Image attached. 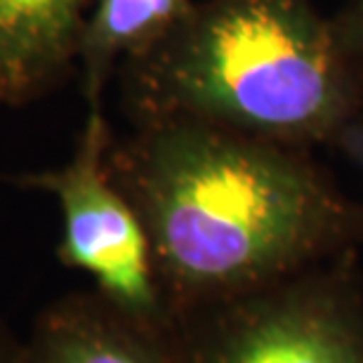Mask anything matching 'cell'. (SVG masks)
Masks as SVG:
<instances>
[{
  "label": "cell",
  "mask_w": 363,
  "mask_h": 363,
  "mask_svg": "<svg viewBox=\"0 0 363 363\" xmlns=\"http://www.w3.org/2000/svg\"><path fill=\"white\" fill-rule=\"evenodd\" d=\"M94 0H0V106H26L76 71Z\"/></svg>",
  "instance_id": "obj_6"
},
{
  "label": "cell",
  "mask_w": 363,
  "mask_h": 363,
  "mask_svg": "<svg viewBox=\"0 0 363 363\" xmlns=\"http://www.w3.org/2000/svg\"><path fill=\"white\" fill-rule=\"evenodd\" d=\"M0 363H21V340L0 321Z\"/></svg>",
  "instance_id": "obj_9"
},
{
  "label": "cell",
  "mask_w": 363,
  "mask_h": 363,
  "mask_svg": "<svg viewBox=\"0 0 363 363\" xmlns=\"http://www.w3.org/2000/svg\"><path fill=\"white\" fill-rule=\"evenodd\" d=\"M179 363H363L357 252L175 321Z\"/></svg>",
  "instance_id": "obj_3"
},
{
  "label": "cell",
  "mask_w": 363,
  "mask_h": 363,
  "mask_svg": "<svg viewBox=\"0 0 363 363\" xmlns=\"http://www.w3.org/2000/svg\"><path fill=\"white\" fill-rule=\"evenodd\" d=\"M340 149H342L345 154L359 165V170L363 172V113H361V118L357 121V125L352 128V133L347 135V140H345V144Z\"/></svg>",
  "instance_id": "obj_10"
},
{
  "label": "cell",
  "mask_w": 363,
  "mask_h": 363,
  "mask_svg": "<svg viewBox=\"0 0 363 363\" xmlns=\"http://www.w3.org/2000/svg\"><path fill=\"white\" fill-rule=\"evenodd\" d=\"M330 21L340 48L363 71V0H350L333 14Z\"/></svg>",
  "instance_id": "obj_8"
},
{
  "label": "cell",
  "mask_w": 363,
  "mask_h": 363,
  "mask_svg": "<svg viewBox=\"0 0 363 363\" xmlns=\"http://www.w3.org/2000/svg\"><path fill=\"white\" fill-rule=\"evenodd\" d=\"M108 172L144 222L172 323L363 243V206L309 149L151 118L113 137Z\"/></svg>",
  "instance_id": "obj_1"
},
{
  "label": "cell",
  "mask_w": 363,
  "mask_h": 363,
  "mask_svg": "<svg viewBox=\"0 0 363 363\" xmlns=\"http://www.w3.org/2000/svg\"><path fill=\"white\" fill-rule=\"evenodd\" d=\"M116 76L130 123L191 118L297 149L342 147L363 113V71L314 0H196Z\"/></svg>",
  "instance_id": "obj_2"
},
{
  "label": "cell",
  "mask_w": 363,
  "mask_h": 363,
  "mask_svg": "<svg viewBox=\"0 0 363 363\" xmlns=\"http://www.w3.org/2000/svg\"><path fill=\"white\" fill-rule=\"evenodd\" d=\"M21 363H179L175 328L147 323L94 290L57 297L21 340Z\"/></svg>",
  "instance_id": "obj_5"
},
{
  "label": "cell",
  "mask_w": 363,
  "mask_h": 363,
  "mask_svg": "<svg viewBox=\"0 0 363 363\" xmlns=\"http://www.w3.org/2000/svg\"><path fill=\"white\" fill-rule=\"evenodd\" d=\"M113 137L104 104H88L67 163L14 175L10 182L57 201L62 213L57 259L67 269L88 276L94 293L125 314L175 328L144 222L108 172Z\"/></svg>",
  "instance_id": "obj_4"
},
{
  "label": "cell",
  "mask_w": 363,
  "mask_h": 363,
  "mask_svg": "<svg viewBox=\"0 0 363 363\" xmlns=\"http://www.w3.org/2000/svg\"><path fill=\"white\" fill-rule=\"evenodd\" d=\"M194 5L196 0H94L76 50L85 101L101 104L123 64L168 38Z\"/></svg>",
  "instance_id": "obj_7"
}]
</instances>
